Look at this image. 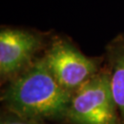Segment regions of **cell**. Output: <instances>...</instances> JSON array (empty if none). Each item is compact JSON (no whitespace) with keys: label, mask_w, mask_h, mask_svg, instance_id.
I'll return each mask as SVG.
<instances>
[{"label":"cell","mask_w":124,"mask_h":124,"mask_svg":"<svg viewBox=\"0 0 124 124\" xmlns=\"http://www.w3.org/2000/svg\"><path fill=\"white\" fill-rule=\"evenodd\" d=\"M105 64L109 72L112 94L124 124V31L118 33L105 47Z\"/></svg>","instance_id":"obj_5"},{"label":"cell","mask_w":124,"mask_h":124,"mask_svg":"<svg viewBox=\"0 0 124 124\" xmlns=\"http://www.w3.org/2000/svg\"><path fill=\"white\" fill-rule=\"evenodd\" d=\"M0 124H57L45 121V120H35L18 115L11 111L2 108L0 116Z\"/></svg>","instance_id":"obj_6"},{"label":"cell","mask_w":124,"mask_h":124,"mask_svg":"<svg viewBox=\"0 0 124 124\" xmlns=\"http://www.w3.org/2000/svg\"><path fill=\"white\" fill-rule=\"evenodd\" d=\"M51 31L3 25L0 29V83L4 85L26 71L48 46Z\"/></svg>","instance_id":"obj_4"},{"label":"cell","mask_w":124,"mask_h":124,"mask_svg":"<svg viewBox=\"0 0 124 124\" xmlns=\"http://www.w3.org/2000/svg\"><path fill=\"white\" fill-rule=\"evenodd\" d=\"M1 90L2 108L18 115L66 124L72 94L54 78L43 54Z\"/></svg>","instance_id":"obj_1"},{"label":"cell","mask_w":124,"mask_h":124,"mask_svg":"<svg viewBox=\"0 0 124 124\" xmlns=\"http://www.w3.org/2000/svg\"><path fill=\"white\" fill-rule=\"evenodd\" d=\"M46 64L63 88L74 92L101 70L105 57L87 56L63 34L52 32L43 53Z\"/></svg>","instance_id":"obj_3"},{"label":"cell","mask_w":124,"mask_h":124,"mask_svg":"<svg viewBox=\"0 0 124 124\" xmlns=\"http://www.w3.org/2000/svg\"><path fill=\"white\" fill-rule=\"evenodd\" d=\"M66 124H121L105 63L100 71L73 92Z\"/></svg>","instance_id":"obj_2"}]
</instances>
